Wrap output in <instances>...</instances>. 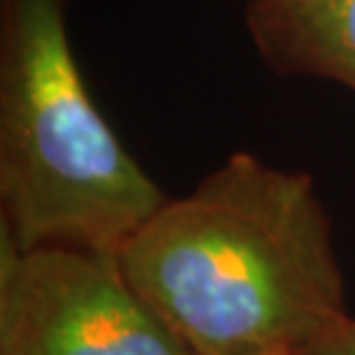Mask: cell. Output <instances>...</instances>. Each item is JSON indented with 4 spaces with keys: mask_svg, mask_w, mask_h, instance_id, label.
<instances>
[{
    "mask_svg": "<svg viewBox=\"0 0 355 355\" xmlns=\"http://www.w3.org/2000/svg\"><path fill=\"white\" fill-rule=\"evenodd\" d=\"M116 255L195 355H300L350 316L313 179L248 150L168 198Z\"/></svg>",
    "mask_w": 355,
    "mask_h": 355,
    "instance_id": "obj_1",
    "label": "cell"
},
{
    "mask_svg": "<svg viewBox=\"0 0 355 355\" xmlns=\"http://www.w3.org/2000/svg\"><path fill=\"white\" fill-rule=\"evenodd\" d=\"M300 355H355V318L345 316L324 337L308 345Z\"/></svg>",
    "mask_w": 355,
    "mask_h": 355,
    "instance_id": "obj_5",
    "label": "cell"
},
{
    "mask_svg": "<svg viewBox=\"0 0 355 355\" xmlns=\"http://www.w3.org/2000/svg\"><path fill=\"white\" fill-rule=\"evenodd\" d=\"M0 355H195L119 255L0 237Z\"/></svg>",
    "mask_w": 355,
    "mask_h": 355,
    "instance_id": "obj_3",
    "label": "cell"
},
{
    "mask_svg": "<svg viewBox=\"0 0 355 355\" xmlns=\"http://www.w3.org/2000/svg\"><path fill=\"white\" fill-rule=\"evenodd\" d=\"M166 200L89 95L66 0H0V237L116 255Z\"/></svg>",
    "mask_w": 355,
    "mask_h": 355,
    "instance_id": "obj_2",
    "label": "cell"
},
{
    "mask_svg": "<svg viewBox=\"0 0 355 355\" xmlns=\"http://www.w3.org/2000/svg\"><path fill=\"white\" fill-rule=\"evenodd\" d=\"M248 29L279 74L355 89V0H248Z\"/></svg>",
    "mask_w": 355,
    "mask_h": 355,
    "instance_id": "obj_4",
    "label": "cell"
}]
</instances>
